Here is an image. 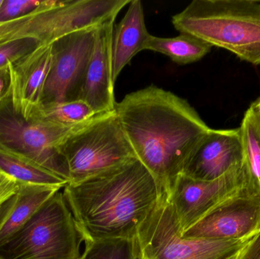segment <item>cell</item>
Here are the masks:
<instances>
[{
	"label": "cell",
	"mask_w": 260,
	"mask_h": 259,
	"mask_svg": "<svg viewBox=\"0 0 260 259\" xmlns=\"http://www.w3.org/2000/svg\"><path fill=\"white\" fill-rule=\"evenodd\" d=\"M115 110L136 158L168 196L211 128L187 100L155 85L125 96Z\"/></svg>",
	"instance_id": "6da1fadb"
},
{
	"label": "cell",
	"mask_w": 260,
	"mask_h": 259,
	"mask_svg": "<svg viewBox=\"0 0 260 259\" xmlns=\"http://www.w3.org/2000/svg\"><path fill=\"white\" fill-rule=\"evenodd\" d=\"M85 240L131 239L164 194L137 159L62 189Z\"/></svg>",
	"instance_id": "7a4b0ae2"
},
{
	"label": "cell",
	"mask_w": 260,
	"mask_h": 259,
	"mask_svg": "<svg viewBox=\"0 0 260 259\" xmlns=\"http://www.w3.org/2000/svg\"><path fill=\"white\" fill-rule=\"evenodd\" d=\"M180 33L260 65V2L194 0L172 17Z\"/></svg>",
	"instance_id": "3957f363"
},
{
	"label": "cell",
	"mask_w": 260,
	"mask_h": 259,
	"mask_svg": "<svg viewBox=\"0 0 260 259\" xmlns=\"http://www.w3.org/2000/svg\"><path fill=\"white\" fill-rule=\"evenodd\" d=\"M70 180L76 183L136 158L116 110L78 125L59 147Z\"/></svg>",
	"instance_id": "277c9868"
},
{
	"label": "cell",
	"mask_w": 260,
	"mask_h": 259,
	"mask_svg": "<svg viewBox=\"0 0 260 259\" xmlns=\"http://www.w3.org/2000/svg\"><path fill=\"white\" fill-rule=\"evenodd\" d=\"M62 190L55 193L12 238L0 259H79L83 240Z\"/></svg>",
	"instance_id": "5b68a950"
},
{
	"label": "cell",
	"mask_w": 260,
	"mask_h": 259,
	"mask_svg": "<svg viewBox=\"0 0 260 259\" xmlns=\"http://www.w3.org/2000/svg\"><path fill=\"white\" fill-rule=\"evenodd\" d=\"M75 127L35 114L24 117L14 109L10 92L0 102V149L30 160L68 182V169L59 147Z\"/></svg>",
	"instance_id": "8992f818"
},
{
	"label": "cell",
	"mask_w": 260,
	"mask_h": 259,
	"mask_svg": "<svg viewBox=\"0 0 260 259\" xmlns=\"http://www.w3.org/2000/svg\"><path fill=\"white\" fill-rule=\"evenodd\" d=\"M136 236L148 259H233L252 240L183 238L165 194L141 225Z\"/></svg>",
	"instance_id": "52a82bcc"
},
{
	"label": "cell",
	"mask_w": 260,
	"mask_h": 259,
	"mask_svg": "<svg viewBox=\"0 0 260 259\" xmlns=\"http://www.w3.org/2000/svg\"><path fill=\"white\" fill-rule=\"evenodd\" d=\"M260 231V190L246 183L181 234L214 240L253 239Z\"/></svg>",
	"instance_id": "ba28073f"
},
{
	"label": "cell",
	"mask_w": 260,
	"mask_h": 259,
	"mask_svg": "<svg viewBox=\"0 0 260 259\" xmlns=\"http://www.w3.org/2000/svg\"><path fill=\"white\" fill-rule=\"evenodd\" d=\"M96 27L70 33L51 44V65L41 104L79 100Z\"/></svg>",
	"instance_id": "9c48e42d"
},
{
	"label": "cell",
	"mask_w": 260,
	"mask_h": 259,
	"mask_svg": "<svg viewBox=\"0 0 260 259\" xmlns=\"http://www.w3.org/2000/svg\"><path fill=\"white\" fill-rule=\"evenodd\" d=\"M247 183L244 165L214 180H200L179 175L168 195L181 234L209 211Z\"/></svg>",
	"instance_id": "30bf717a"
},
{
	"label": "cell",
	"mask_w": 260,
	"mask_h": 259,
	"mask_svg": "<svg viewBox=\"0 0 260 259\" xmlns=\"http://www.w3.org/2000/svg\"><path fill=\"white\" fill-rule=\"evenodd\" d=\"M244 147L239 128L210 129L192 154L183 174L200 180H214L242 167Z\"/></svg>",
	"instance_id": "8fae6325"
},
{
	"label": "cell",
	"mask_w": 260,
	"mask_h": 259,
	"mask_svg": "<svg viewBox=\"0 0 260 259\" xmlns=\"http://www.w3.org/2000/svg\"><path fill=\"white\" fill-rule=\"evenodd\" d=\"M115 20L106 21L95 28L94 47L79 95V100L88 103L96 114L115 110L117 106L111 57Z\"/></svg>",
	"instance_id": "7c38bea8"
},
{
	"label": "cell",
	"mask_w": 260,
	"mask_h": 259,
	"mask_svg": "<svg viewBox=\"0 0 260 259\" xmlns=\"http://www.w3.org/2000/svg\"><path fill=\"white\" fill-rule=\"evenodd\" d=\"M51 60V44H41L9 64L12 106L24 117L27 118L41 105Z\"/></svg>",
	"instance_id": "4fadbf2b"
},
{
	"label": "cell",
	"mask_w": 260,
	"mask_h": 259,
	"mask_svg": "<svg viewBox=\"0 0 260 259\" xmlns=\"http://www.w3.org/2000/svg\"><path fill=\"white\" fill-rule=\"evenodd\" d=\"M151 33L147 30L140 0H131L124 17L114 25L111 42L113 80L117 81L133 58L145 50Z\"/></svg>",
	"instance_id": "5bb4252c"
},
{
	"label": "cell",
	"mask_w": 260,
	"mask_h": 259,
	"mask_svg": "<svg viewBox=\"0 0 260 259\" xmlns=\"http://www.w3.org/2000/svg\"><path fill=\"white\" fill-rule=\"evenodd\" d=\"M62 189L18 183L15 194L0 207V246L18 232Z\"/></svg>",
	"instance_id": "9a60e30c"
},
{
	"label": "cell",
	"mask_w": 260,
	"mask_h": 259,
	"mask_svg": "<svg viewBox=\"0 0 260 259\" xmlns=\"http://www.w3.org/2000/svg\"><path fill=\"white\" fill-rule=\"evenodd\" d=\"M0 174L21 184L64 188L68 183L34 161L3 149H0Z\"/></svg>",
	"instance_id": "2e32d148"
},
{
	"label": "cell",
	"mask_w": 260,
	"mask_h": 259,
	"mask_svg": "<svg viewBox=\"0 0 260 259\" xmlns=\"http://www.w3.org/2000/svg\"><path fill=\"white\" fill-rule=\"evenodd\" d=\"M247 183L260 190V100L250 104L239 127Z\"/></svg>",
	"instance_id": "e0dca14e"
},
{
	"label": "cell",
	"mask_w": 260,
	"mask_h": 259,
	"mask_svg": "<svg viewBox=\"0 0 260 259\" xmlns=\"http://www.w3.org/2000/svg\"><path fill=\"white\" fill-rule=\"evenodd\" d=\"M212 47L186 33H180L175 38H159L151 34L145 45V50L162 53L179 65H186L203 59L211 51Z\"/></svg>",
	"instance_id": "ac0fdd59"
},
{
	"label": "cell",
	"mask_w": 260,
	"mask_h": 259,
	"mask_svg": "<svg viewBox=\"0 0 260 259\" xmlns=\"http://www.w3.org/2000/svg\"><path fill=\"white\" fill-rule=\"evenodd\" d=\"M32 114L67 127H74L96 115L91 106L82 100L41 104Z\"/></svg>",
	"instance_id": "d6986e66"
},
{
	"label": "cell",
	"mask_w": 260,
	"mask_h": 259,
	"mask_svg": "<svg viewBox=\"0 0 260 259\" xmlns=\"http://www.w3.org/2000/svg\"><path fill=\"white\" fill-rule=\"evenodd\" d=\"M79 259H138L141 246L137 236L131 239L85 240Z\"/></svg>",
	"instance_id": "ffe728a7"
},
{
	"label": "cell",
	"mask_w": 260,
	"mask_h": 259,
	"mask_svg": "<svg viewBox=\"0 0 260 259\" xmlns=\"http://www.w3.org/2000/svg\"><path fill=\"white\" fill-rule=\"evenodd\" d=\"M40 45L35 38H23L0 45V68L9 66Z\"/></svg>",
	"instance_id": "44dd1931"
},
{
	"label": "cell",
	"mask_w": 260,
	"mask_h": 259,
	"mask_svg": "<svg viewBox=\"0 0 260 259\" xmlns=\"http://www.w3.org/2000/svg\"><path fill=\"white\" fill-rule=\"evenodd\" d=\"M38 0H3L0 22H7L28 15L41 5Z\"/></svg>",
	"instance_id": "7402d4cb"
},
{
	"label": "cell",
	"mask_w": 260,
	"mask_h": 259,
	"mask_svg": "<svg viewBox=\"0 0 260 259\" xmlns=\"http://www.w3.org/2000/svg\"><path fill=\"white\" fill-rule=\"evenodd\" d=\"M18 183L8 176L0 174V207L18 190Z\"/></svg>",
	"instance_id": "603a6c76"
},
{
	"label": "cell",
	"mask_w": 260,
	"mask_h": 259,
	"mask_svg": "<svg viewBox=\"0 0 260 259\" xmlns=\"http://www.w3.org/2000/svg\"><path fill=\"white\" fill-rule=\"evenodd\" d=\"M237 259H260V231L241 250Z\"/></svg>",
	"instance_id": "cb8c5ba5"
},
{
	"label": "cell",
	"mask_w": 260,
	"mask_h": 259,
	"mask_svg": "<svg viewBox=\"0 0 260 259\" xmlns=\"http://www.w3.org/2000/svg\"><path fill=\"white\" fill-rule=\"evenodd\" d=\"M11 76L9 66L0 68V102L10 92Z\"/></svg>",
	"instance_id": "d4e9b609"
},
{
	"label": "cell",
	"mask_w": 260,
	"mask_h": 259,
	"mask_svg": "<svg viewBox=\"0 0 260 259\" xmlns=\"http://www.w3.org/2000/svg\"><path fill=\"white\" fill-rule=\"evenodd\" d=\"M141 249H142V248H141ZM138 259H148L146 256H145V254L143 253V252H142V250L141 251L140 255H139V258Z\"/></svg>",
	"instance_id": "484cf974"
},
{
	"label": "cell",
	"mask_w": 260,
	"mask_h": 259,
	"mask_svg": "<svg viewBox=\"0 0 260 259\" xmlns=\"http://www.w3.org/2000/svg\"><path fill=\"white\" fill-rule=\"evenodd\" d=\"M3 0H0V8H1L2 5H3Z\"/></svg>",
	"instance_id": "4316f807"
},
{
	"label": "cell",
	"mask_w": 260,
	"mask_h": 259,
	"mask_svg": "<svg viewBox=\"0 0 260 259\" xmlns=\"http://www.w3.org/2000/svg\"><path fill=\"white\" fill-rule=\"evenodd\" d=\"M238 256L235 257V258H234L233 259H236L237 258H238Z\"/></svg>",
	"instance_id": "83f0119b"
},
{
	"label": "cell",
	"mask_w": 260,
	"mask_h": 259,
	"mask_svg": "<svg viewBox=\"0 0 260 259\" xmlns=\"http://www.w3.org/2000/svg\"><path fill=\"white\" fill-rule=\"evenodd\" d=\"M259 100H260V97H259Z\"/></svg>",
	"instance_id": "f1b7e54d"
},
{
	"label": "cell",
	"mask_w": 260,
	"mask_h": 259,
	"mask_svg": "<svg viewBox=\"0 0 260 259\" xmlns=\"http://www.w3.org/2000/svg\"><path fill=\"white\" fill-rule=\"evenodd\" d=\"M237 259V258H236Z\"/></svg>",
	"instance_id": "f546056e"
}]
</instances>
